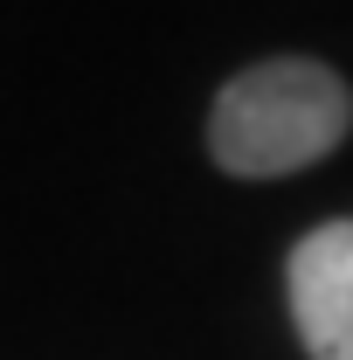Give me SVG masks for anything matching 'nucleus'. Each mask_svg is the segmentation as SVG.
Instances as JSON below:
<instances>
[{"instance_id": "nucleus-1", "label": "nucleus", "mask_w": 353, "mask_h": 360, "mask_svg": "<svg viewBox=\"0 0 353 360\" xmlns=\"http://www.w3.org/2000/svg\"><path fill=\"white\" fill-rule=\"evenodd\" d=\"M353 132V84L319 56H264L208 104V160L236 180H284L333 160Z\"/></svg>"}, {"instance_id": "nucleus-2", "label": "nucleus", "mask_w": 353, "mask_h": 360, "mask_svg": "<svg viewBox=\"0 0 353 360\" xmlns=\"http://www.w3.org/2000/svg\"><path fill=\"white\" fill-rule=\"evenodd\" d=\"M284 291H291V326L305 340L312 360H353V222H319L298 236L291 264H284Z\"/></svg>"}]
</instances>
